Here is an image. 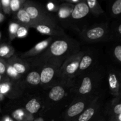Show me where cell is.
I'll use <instances>...</instances> for the list:
<instances>
[{"mask_svg":"<svg viewBox=\"0 0 121 121\" xmlns=\"http://www.w3.org/2000/svg\"><path fill=\"white\" fill-rule=\"evenodd\" d=\"M76 78H78L77 80H73V93L76 97L77 98L94 97L93 93L98 88V83L102 79V76L96 72H89Z\"/></svg>","mask_w":121,"mask_h":121,"instance_id":"obj_1","label":"cell"},{"mask_svg":"<svg viewBox=\"0 0 121 121\" xmlns=\"http://www.w3.org/2000/svg\"><path fill=\"white\" fill-rule=\"evenodd\" d=\"M78 42L69 38H61L52 41L43 53L45 57H54L66 60L68 57L79 52Z\"/></svg>","mask_w":121,"mask_h":121,"instance_id":"obj_2","label":"cell"},{"mask_svg":"<svg viewBox=\"0 0 121 121\" xmlns=\"http://www.w3.org/2000/svg\"><path fill=\"white\" fill-rule=\"evenodd\" d=\"M42 61L40 72L41 85L50 87L59 81V71L63 63V59L43 57Z\"/></svg>","mask_w":121,"mask_h":121,"instance_id":"obj_3","label":"cell"},{"mask_svg":"<svg viewBox=\"0 0 121 121\" xmlns=\"http://www.w3.org/2000/svg\"><path fill=\"white\" fill-rule=\"evenodd\" d=\"M22 8L28 13L32 21L36 24L48 25L54 28H58L56 21L41 4L31 1H25Z\"/></svg>","mask_w":121,"mask_h":121,"instance_id":"obj_4","label":"cell"},{"mask_svg":"<svg viewBox=\"0 0 121 121\" xmlns=\"http://www.w3.org/2000/svg\"><path fill=\"white\" fill-rule=\"evenodd\" d=\"M84 53V52H78L63 61L59 71V80L73 82L78 76L79 63Z\"/></svg>","mask_w":121,"mask_h":121,"instance_id":"obj_5","label":"cell"},{"mask_svg":"<svg viewBox=\"0 0 121 121\" xmlns=\"http://www.w3.org/2000/svg\"><path fill=\"white\" fill-rule=\"evenodd\" d=\"M95 97L77 98L76 100L72 104L65 114V121H74L78 117L92 104Z\"/></svg>","mask_w":121,"mask_h":121,"instance_id":"obj_6","label":"cell"},{"mask_svg":"<svg viewBox=\"0 0 121 121\" xmlns=\"http://www.w3.org/2000/svg\"><path fill=\"white\" fill-rule=\"evenodd\" d=\"M109 29L107 23L100 24L85 30L80 34L82 39L88 42H97L107 38Z\"/></svg>","mask_w":121,"mask_h":121,"instance_id":"obj_7","label":"cell"},{"mask_svg":"<svg viewBox=\"0 0 121 121\" xmlns=\"http://www.w3.org/2000/svg\"><path fill=\"white\" fill-rule=\"evenodd\" d=\"M73 82H67L59 80L51 86L48 93L49 100L52 102H58L62 100L69 90L73 89Z\"/></svg>","mask_w":121,"mask_h":121,"instance_id":"obj_8","label":"cell"},{"mask_svg":"<svg viewBox=\"0 0 121 121\" xmlns=\"http://www.w3.org/2000/svg\"><path fill=\"white\" fill-rule=\"evenodd\" d=\"M53 40V38L52 37H50L46 40L40 41L35 46H34V47L32 48L31 49L23 53L21 55V57L22 58L31 57H34L37 55H39L41 53H43L48 48Z\"/></svg>","mask_w":121,"mask_h":121,"instance_id":"obj_9","label":"cell"},{"mask_svg":"<svg viewBox=\"0 0 121 121\" xmlns=\"http://www.w3.org/2000/svg\"><path fill=\"white\" fill-rule=\"evenodd\" d=\"M108 82L111 93L115 95H119L121 89V78L117 72L111 70L108 74Z\"/></svg>","mask_w":121,"mask_h":121,"instance_id":"obj_10","label":"cell"},{"mask_svg":"<svg viewBox=\"0 0 121 121\" xmlns=\"http://www.w3.org/2000/svg\"><path fill=\"white\" fill-rule=\"evenodd\" d=\"M33 28H35L37 31H39L41 34L50 35L51 37H60L65 35V33L61 29L59 28H54L48 25L36 24L33 26Z\"/></svg>","mask_w":121,"mask_h":121,"instance_id":"obj_11","label":"cell"},{"mask_svg":"<svg viewBox=\"0 0 121 121\" xmlns=\"http://www.w3.org/2000/svg\"><path fill=\"white\" fill-rule=\"evenodd\" d=\"M89 12L86 1H80L74 6L70 15L73 20H80L88 15Z\"/></svg>","mask_w":121,"mask_h":121,"instance_id":"obj_12","label":"cell"},{"mask_svg":"<svg viewBox=\"0 0 121 121\" xmlns=\"http://www.w3.org/2000/svg\"><path fill=\"white\" fill-rule=\"evenodd\" d=\"M8 63L11 65L15 72L21 77L27 73L29 69V66L27 62L22 61V59L17 57H11Z\"/></svg>","mask_w":121,"mask_h":121,"instance_id":"obj_13","label":"cell"},{"mask_svg":"<svg viewBox=\"0 0 121 121\" xmlns=\"http://www.w3.org/2000/svg\"><path fill=\"white\" fill-rule=\"evenodd\" d=\"M94 63L95 59L93 56L90 54H85V53H84L79 63L77 77L87 72V70L93 66Z\"/></svg>","mask_w":121,"mask_h":121,"instance_id":"obj_14","label":"cell"},{"mask_svg":"<svg viewBox=\"0 0 121 121\" xmlns=\"http://www.w3.org/2000/svg\"><path fill=\"white\" fill-rule=\"evenodd\" d=\"M15 17L19 23L27 28H30V27L33 28V26L35 24L30 18L28 13L22 7L17 12Z\"/></svg>","mask_w":121,"mask_h":121,"instance_id":"obj_15","label":"cell"},{"mask_svg":"<svg viewBox=\"0 0 121 121\" xmlns=\"http://www.w3.org/2000/svg\"><path fill=\"white\" fill-rule=\"evenodd\" d=\"M20 91V88L17 87V85L10 83L5 82L0 83V94L4 95H12L13 98V95H17V91Z\"/></svg>","mask_w":121,"mask_h":121,"instance_id":"obj_16","label":"cell"},{"mask_svg":"<svg viewBox=\"0 0 121 121\" xmlns=\"http://www.w3.org/2000/svg\"><path fill=\"white\" fill-rule=\"evenodd\" d=\"M25 83L27 85L35 87L41 85L40 72L37 70L31 71L26 76Z\"/></svg>","mask_w":121,"mask_h":121,"instance_id":"obj_17","label":"cell"},{"mask_svg":"<svg viewBox=\"0 0 121 121\" xmlns=\"http://www.w3.org/2000/svg\"><path fill=\"white\" fill-rule=\"evenodd\" d=\"M41 104L37 99H31L26 104V109L31 114H34L40 109Z\"/></svg>","mask_w":121,"mask_h":121,"instance_id":"obj_18","label":"cell"},{"mask_svg":"<svg viewBox=\"0 0 121 121\" xmlns=\"http://www.w3.org/2000/svg\"><path fill=\"white\" fill-rule=\"evenodd\" d=\"M86 2L89 9V11L93 14L99 15L104 13V11L102 10V8L99 5L98 1L96 0H87Z\"/></svg>","mask_w":121,"mask_h":121,"instance_id":"obj_19","label":"cell"},{"mask_svg":"<svg viewBox=\"0 0 121 121\" xmlns=\"http://www.w3.org/2000/svg\"><path fill=\"white\" fill-rule=\"evenodd\" d=\"M14 53V49L8 45H2L0 47L1 57H11Z\"/></svg>","mask_w":121,"mask_h":121,"instance_id":"obj_20","label":"cell"},{"mask_svg":"<svg viewBox=\"0 0 121 121\" xmlns=\"http://www.w3.org/2000/svg\"><path fill=\"white\" fill-rule=\"evenodd\" d=\"M6 73L7 76L10 78L11 80H19V79L21 78L20 75H19L15 71V70L13 69L11 65H9V63L7 65V68H6Z\"/></svg>","mask_w":121,"mask_h":121,"instance_id":"obj_21","label":"cell"},{"mask_svg":"<svg viewBox=\"0 0 121 121\" xmlns=\"http://www.w3.org/2000/svg\"><path fill=\"white\" fill-rule=\"evenodd\" d=\"M111 12L115 17L119 15L121 13V0H116L111 7Z\"/></svg>","mask_w":121,"mask_h":121,"instance_id":"obj_22","label":"cell"},{"mask_svg":"<svg viewBox=\"0 0 121 121\" xmlns=\"http://www.w3.org/2000/svg\"><path fill=\"white\" fill-rule=\"evenodd\" d=\"M24 1H19V0H11L9 2V8L13 12H17L20 8H21V4Z\"/></svg>","mask_w":121,"mask_h":121,"instance_id":"obj_23","label":"cell"},{"mask_svg":"<svg viewBox=\"0 0 121 121\" xmlns=\"http://www.w3.org/2000/svg\"><path fill=\"white\" fill-rule=\"evenodd\" d=\"M20 26V24L15 23V22H11L9 26V33L10 35V37L11 39H14L16 37L17 33Z\"/></svg>","mask_w":121,"mask_h":121,"instance_id":"obj_24","label":"cell"},{"mask_svg":"<svg viewBox=\"0 0 121 121\" xmlns=\"http://www.w3.org/2000/svg\"><path fill=\"white\" fill-rule=\"evenodd\" d=\"M27 27H25L24 26H19L18 29L17 30V33L16 37L18 38H24L27 35V33H28V30H27Z\"/></svg>","mask_w":121,"mask_h":121,"instance_id":"obj_25","label":"cell"},{"mask_svg":"<svg viewBox=\"0 0 121 121\" xmlns=\"http://www.w3.org/2000/svg\"><path fill=\"white\" fill-rule=\"evenodd\" d=\"M121 115V104L119 102H117V104H115L112 108V117H117L118 116Z\"/></svg>","mask_w":121,"mask_h":121,"instance_id":"obj_26","label":"cell"},{"mask_svg":"<svg viewBox=\"0 0 121 121\" xmlns=\"http://www.w3.org/2000/svg\"><path fill=\"white\" fill-rule=\"evenodd\" d=\"M113 55L116 60L119 63L121 62V46L118 44L113 49Z\"/></svg>","mask_w":121,"mask_h":121,"instance_id":"obj_27","label":"cell"},{"mask_svg":"<svg viewBox=\"0 0 121 121\" xmlns=\"http://www.w3.org/2000/svg\"><path fill=\"white\" fill-rule=\"evenodd\" d=\"M113 31H114L115 34V35H118L119 37L121 36V23H118V24H116L115 26L113 27Z\"/></svg>","mask_w":121,"mask_h":121,"instance_id":"obj_28","label":"cell"},{"mask_svg":"<svg viewBox=\"0 0 121 121\" xmlns=\"http://www.w3.org/2000/svg\"><path fill=\"white\" fill-rule=\"evenodd\" d=\"M7 65L3 61H0V74H4L6 73Z\"/></svg>","mask_w":121,"mask_h":121,"instance_id":"obj_29","label":"cell"},{"mask_svg":"<svg viewBox=\"0 0 121 121\" xmlns=\"http://www.w3.org/2000/svg\"><path fill=\"white\" fill-rule=\"evenodd\" d=\"M9 2H10V1H9V0H2L1 1L2 6L5 8H8V9H10V8H9Z\"/></svg>","mask_w":121,"mask_h":121,"instance_id":"obj_30","label":"cell"},{"mask_svg":"<svg viewBox=\"0 0 121 121\" xmlns=\"http://www.w3.org/2000/svg\"><path fill=\"white\" fill-rule=\"evenodd\" d=\"M109 121H121V115L117 117H112Z\"/></svg>","mask_w":121,"mask_h":121,"instance_id":"obj_31","label":"cell"},{"mask_svg":"<svg viewBox=\"0 0 121 121\" xmlns=\"http://www.w3.org/2000/svg\"><path fill=\"white\" fill-rule=\"evenodd\" d=\"M5 20V16L3 14L0 13V22H2Z\"/></svg>","mask_w":121,"mask_h":121,"instance_id":"obj_32","label":"cell"},{"mask_svg":"<svg viewBox=\"0 0 121 121\" xmlns=\"http://www.w3.org/2000/svg\"><path fill=\"white\" fill-rule=\"evenodd\" d=\"M105 121L103 120V119H98V118L95 117L92 119V121Z\"/></svg>","mask_w":121,"mask_h":121,"instance_id":"obj_33","label":"cell"},{"mask_svg":"<svg viewBox=\"0 0 121 121\" xmlns=\"http://www.w3.org/2000/svg\"><path fill=\"white\" fill-rule=\"evenodd\" d=\"M1 79H2V77H1V74H0V81L1 80Z\"/></svg>","mask_w":121,"mask_h":121,"instance_id":"obj_34","label":"cell"},{"mask_svg":"<svg viewBox=\"0 0 121 121\" xmlns=\"http://www.w3.org/2000/svg\"><path fill=\"white\" fill-rule=\"evenodd\" d=\"M0 5H1V2H0Z\"/></svg>","mask_w":121,"mask_h":121,"instance_id":"obj_35","label":"cell"},{"mask_svg":"<svg viewBox=\"0 0 121 121\" xmlns=\"http://www.w3.org/2000/svg\"></svg>","mask_w":121,"mask_h":121,"instance_id":"obj_36","label":"cell"},{"mask_svg":"<svg viewBox=\"0 0 121 121\" xmlns=\"http://www.w3.org/2000/svg\"><path fill=\"white\" fill-rule=\"evenodd\" d=\"M0 37H1V35H0Z\"/></svg>","mask_w":121,"mask_h":121,"instance_id":"obj_37","label":"cell"}]
</instances>
